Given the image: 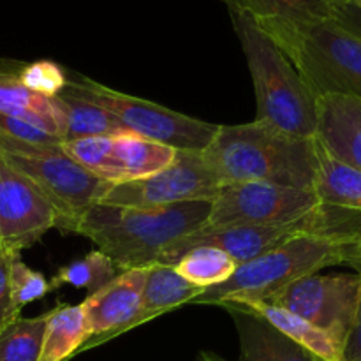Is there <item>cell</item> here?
<instances>
[{"mask_svg":"<svg viewBox=\"0 0 361 361\" xmlns=\"http://www.w3.org/2000/svg\"><path fill=\"white\" fill-rule=\"evenodd\" d=\"M210 201H190L161 208H123L97 203L88 208L67 233L95 243L120 271L148 268L176 240L203 228Z\"/></svg>","mask_w":361,"mask_h":361,"instance_id":"1","label":"cell"},{"mask_svg":"<svg viewBox=\"0 0 361 361\" xmlns=\"http://www.w3.org/2000/svg\"><path fill=\"white\" fill-rule=\"evenodd\" d=\"M203 157L222 185L263 182L312 190L316 140L298 137L264 122L219 126Z\"/></svg>","mask_w":361,"mask_h":361,"instance_id":"2","label":"cell"},{"mask_svg":"<svg viewBox=\"0 0 361 361\" xmlns=\"http://www.w3.org/2000/svg\"><path fill=\"white\" fill-rule=\"evenodd\" d=\"M256 94V120L298 137H316L317 97L277 42L243 11L228 7Z\"/></svg>","mask_w":361,"mask_h":361,"instance_id":"3","label":"cell"},{"mask_svg":"<svg viewBox=\"0 0 361 361\" xmlns=\"http://www.w3.org/2000/svg\"><path fill=\"white\" fill-rule=\"evenodd\" d=\"M286 53L316 97L361 99V35L334 18L314 21H256Z\"/></svg>","mask_w":361,"mask_h":361,"instance_id":"4","label":"cell"},{"mask_svg":"<svg viewBox=\"0 0 361 361\" xmlns=\"http://www.w3.org/2000/svg\"><path fill=\"white\" fill-rule=\"evenodd\" d=\"M324 236H300L284 245L238 264L235 274L222 284L208 288L190 305H221L226 302H263L284 286L319 274L335 264H351L356 245Z\"/></svg>","mask_w":361,"mask_h":361,"instance_id":"5","label":"cell"},{"mask_svg":"<svg viewBox=\"0 0 361 361\" xmlns=\"http://www.w3.org/2000/svg\"><path fill=\"white\" fill-rule=\"evenodd\" d=\"M0 154L44 194L56 214V229L62 233L69 231L71 226L88 208L97 204L113 185L74 162L62 150V145L37 147L0 140Z\"/></svg>","mask_w":361,"mask_h":361,"instance_id":"6","label":"cell"},{"mask_svg":"<svg viewBox=\"0 0 361 361\" xmlns=\"http://www.w3.org/2000/svg\"><path fill=\"white\" fill-rule=\"evenodd\" d=\"M66 88L111 113L127 133L168 145L175 150L203 152L219 129L217 123L203 122L152 101L123 94L87 76H80L76 81L69 80Z\"/></svg>","mask_w":361,"mask_h":361,"instance_id":"7","label":"cell"},{"mask_svg":"<svg viewBox=\"0 0 361 361\" xmlns=\"http://www.w3.org/2000/svg\"><path fill=\"white\" fill-rule=\"evenodd\" d=\"M222 187L201 152L176 150L175 161L147 178L113 183L99 203L123 208H161L214 201Z\"/></svg>","mask_w":361,"mask_h":361,"instance_id":"8","label":"cell"},{"mask_svg":"<svg viewBox=\"0 0 361 361\" xmlns=\"http://www.w3.org/2000/svg\"><path fill=\"white\" fill-rule=\"evenodd\" d=\"M361 300V274H312L284 286L263 302L303 317L344 348Z\"/></svg>","mask_w":361,"mask_h":361,"instance_id":"9","label":"cell"},{"mask_svg":"<svg viewBox=\"0 0 361 361\" xmlns=\"http://www.w3.org/2000/svg\"><path fill=\"white\" fill-rule=\"evenodd\" d=\"M321 201L314 190L263 182L226 183L210 203L204 226H275L305 217Z\"/></svg>","mask_w":361,"mask_h":361,"instance_id":"10","label":"cell"},{"mask_svg":"<svg viewBox=\"0 0 361 361\" xmlns=\"http://www.w3.org/2000/svg\"><path fill=\"white\" fill-rule=\"evenodd\" d=\"M56 228V214L34 182L0 154V247L20 254Z\"/></svg>","mask_w":361,"mask_h":361,"instance_id":"11","label":"cell"},{"mask_svg":"<svg viewBox=\"0 0 361 361\" xmlns=\"http://www.w3.org/2000/svg\"><path fill=\"white\" fill-rule=\"evenodd\" d=\"M145 279L147 268L120 271L104 288L88 295L87 300L81 302V309L92 331V338L81 351L137 328L136 321L141 312Z\"/></svg>","mask_w":361,"mask_h":361,"instance_id":"12","label":"cell"},{"mask_svg":"<svg viewBox=\"0 0 361 361\" xmlns=\"http://www.w3.org/2000/svg\"><path fill=\"white\" fill-rule=\"evenodd\" d=\"M316 140L331 157L361 171V99L319 95Z\"/></svg>","mask_w":361,"mask_h":361,"instance_id":"13","label":"cell"},{"mask_svg":"<svg viewBox=\"0 0 361 361\" xmlns=\"http://www.w3.org/2000/svg\"><path fill=\"white\" fill-rule=\"evenodd\" d=\"M238 335V361H324L240 303H221Z\"/></svg>","mask_w":361,"mask_h":361,"instance_id":"14","label":"cell"},{"mask_svg":"<svg viewBox=\"0 0 361 361\" xmlns=\"http://www.w3.org/2000/svg\"><path fill=\"white\" fill-rule=\"evenodd\" d=\"M49 102L59 118L60 136L63 143L83 140V137L120 136L127 133L111 113L73 94L67 88H63L55 97H49Z\"/></svg>","mask_w":361,"mask_h":361,"instance_id":"15","label":"cell"},{"mask_svg":"<svg viewBox=\"0 0 361 361\" xmlns=\"http://www.w3.org/2000/svg\"><path fill=\"white\" fill-rule=\"evenodd\" d=\"M203 291L204 289L187 282L175 270V267L162 263L152 264L147 268L141 312L137 316L136 324L141 326L169 310H175L182 305H190V302Z\"/></svg>","mask_w":361,"mask_h":361,"instance_id":"16","label":"cell"},{"mask_svg":"<svg viewBox=\"0 0 361 361\" xmlns=\"http://www.w3.org/2000/svg\"><path fill=\"white\" fill-rule=\"evenodd\" d=\"M92 338L90 326L80 305H56L48 310L39 361H67L81 353Z\"/></svg>","mask_w":361,"mask_h":361,"instance_id":"17","label":"cell"},{"mask_svg":"<svg viewBox=\"0 0 361 361\" xmlns=\"http://www.w3.org/2000/svg\"><path fill=\"white\" fill-rule=\"evenodd\" d=\"M240 305L247 307L254 314L263 317L271 326L277 328L281 334H284L293 342H296L298 345L305 348L307 351L316 355L317 358L324 361H344L342 360L341 344L334 341L326 331L316 328L303 317L267 302H243Z\"/></svg>","mask_w":361,"mask_h":361,"instance_id":"18","label":"cell"},{"mask_svg":"<svg viewBox=\"0 0 361 361\" xmlns=\"http://www.w3.org/2000/svg\"><path fill=\"white\" fill-rule=\"evenodd\" d=\"M316 154L317 169L312 190L317 200L324 204L361 214V171L331 157L317 140Z\"/></svg>","mask_w":361,"mask_h":361,"instance_id":"19","label":"cell"},{"mask_svg":"<svg viewBox=\"0 0 361 361\" xmlns=\"http://www.w3.org/2000/svg\"><path fill=\"white\" fill-rule=\"evenodd\" d=\"M0 113L25 120L62 140L59 118L49 99L34 94L21 85L16 71L0 69Z\"/></svg>","mask_w":361,"mask_h":361,"instance_id":"20","label":"cell"},{"mask_svg":"<svg viewBox=\"0 0 361 361\" xmlns=\"http://www.w3.org/2000/svg\"><path fill=\"white\" fill-rule=\"evenodd\" d=\"M116 157L122 169V182L147 178L175 161L176 150L157 141L145 140L133 133L115 136Z\"/></svg>","mask_w":361,"mask_h":361,"instance_id":"21","label":"cell"},{"mask_svg":"<svg viewBox=\"0 0 361 361\" xmlns=\"http://www.w3.org/2000/svg\"><path fill=\"white\" fill-rule=\"evenodd\" d=\"M238 264L224 250L208 245H197L187 250L176 261L175 270L190 284L201 289L214 288L228 281Z\"/></svg>","mask_w":361,"mask_h":361,"instance_id":"22","label":"cell"},{"mask_svg":"<svg viewBox=\"0 0 361 361\" xmlns=\"http://www.w3.org/2000/svg\"><path fill=\"white\" fill-rule=\"evenodd\" d=\"M228 7L243 11L256 21H314L331 18L334 4L326 0H224Z\"/></svg>","mask_w":361,"mask_h":361,"instance_id":"23","label":"cell"},{"mask_svg":"<svg viewBox=\"0 0 361 361\" xmlns=\"http://www.w3.org/2000/svg\"><path fill=\"white\" fill-rule=\"evenodd\" d=\"M62 150L74 162L90 171L97 178L109 183L122 182V169L116 157L115 136H92L83 140L66 141Z\"/></svg>","mask_w":361,"mask_h":361,"instance_id":"24","label":"cell"},{"mask_svg":"<svg viewBox=\"0 0 361 361\" xmlns=\"http://www.w3.org/2000/svg\"><path fill=\"white\" fill-rule=\"evenodd\" d=\"M118 274L120 270L106 254H102L101 250H92L81 259L60 267L49 286H51V289L60 288V286L83 288L87 289L88 295H94L99 289L104 288L108 282H111Z\"/></svg>","mask_w":361,"mask_h":361,"instance_id":"25","label":"cell"},{"mask_svg":"<svg viewBox=\"0 0 361 361\" xmlns=\"http://www.w3.org/2000/svg\"><path fill=\"white\" fill-rule=\"evenodd\" d=\"M48 312L20 317L0 334V361H39Z\"/></svg>","mask_w":361,"mask_h":361,"instance_id":"26","label":"cell"},{"mask_svg":"<svg viewBox=\"0 0 361 361\" xmlns=\"http://www.w3.org/2000/svg\"><path fill=\"white\" fill-rule=\"evenodd\" d=\"M9 286L11 296L18 310L23 309L28 303L41 300L51 291L49 281L41 271L32 270L30 267L21 261L20 254H13L9 267Z\"/></svg>","mask_w":361,"mask_h":361,"instance_id":"27","label":"cell"},{"mask_svg":"<svg viewBox=\"0 0 361 361\" xmlns=\"http://www.w3.org/2000/svg\"><path fill=\"white\" fill-rule=\"evenodd\" d=\"M16 76L28 90L48 99L59 95L69 81L66 69L51 60L23 63L20 69H16Z\"/></svg>","mask_w":361,"mask_h":361,"instance_id":"28","label":"cell"},{"mask_svg":"<svg viewBox=\"0 0 361 361\" xmlns=\"http://www.w3.org/2000/svg\"><path fill=\"white\" fill-rule=\"evenodd\" d=\"M0 140L21 141V143L37 145V147H59L63 141L59 136L46 133L25 120L0 113Z\"/></svg>","mask_w":361,"mask_h":361,"instance_id":"29","label":"cell"},{"mask_svg":"<svg viewBox=\"0 0 361 361\" xmlns=\"http://www.w3.org/2000/svg\"><path fill=\"white\" fill-rule=\"evenodd\" d=\"M13 254L14 252H9V250L0 247V334L21 317V310L16 309L13 296H11L9 267Z\"/></svg>","mask_w":361,"mask_h":361,"instance_id":"30","label":"cell"},{"mask_svg":"<svg viewBox=\"0 0 361 361\" xmlns=\"http://www.w3.org/2000/svg\"><path fill=\"white\" fill-rule=\"evenodd\" d=\"M331 18L338 21L342 27L361 35V2L335 4L331 7Z\"/></svg>","mask_w":361,"mask_h":361,"instance_id":"31","label":"cell"},{"mask_svg":"<svg viewBox=\"0 0 361 361\" xmlns=\"http://www.w3.org/2000/svg\"><path fill=\"white\" fill-rule=\"evenodd\" d=\"M342 360L344 361H361V300L356 319L353 323L351 331L342 348Z\"/></svg>","mask_w":361,"mask_h":361,"instance_id":"32","label":"cell"},{"mask_svg":"<svg viewBox=\"0 0 361 361\" xmlns=\"http://www.w3.org/2000/svg\"><path fill=\"white\" fill-rule=\"evenodd\" d=\"M349 267L356 271V274H361V243H358L355 249V256H353V261Z\"/></svg>","mask_w":361,"mask_h":361,"instance_id":"33","label":"cell"},{"mask_svg":"<svg viewBox=\"0 0 361 361\" xmlns=\"http://www.w3.org/2000/svg\"><path fill=\"white\" fill-rule=\"evenodd\" d=\"M197 361H228V360L221 358V356L215 355V353L203 351V353H200V356H197Z\"/></svg>","mask_w":361,"mask_h":361,"instance_id":"34","label":"cell"},{"mask_svg":"<svg viewBox=\"0 0 361 361\" xmlns=\"http://www.w3.org/2000/svg\"><path fill=\"white\" fill-rule=\"evenodd\" d=\"M326 2L330 4H355V2H361V0H326Z\"/></svg>","mask_w":361,"mask_h":361,"instance_id":"35","label":"cell"}]
</instances>
